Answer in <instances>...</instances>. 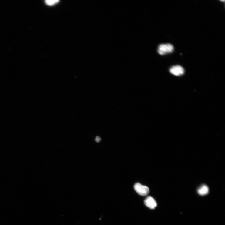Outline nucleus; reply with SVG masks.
I'll use <instances>...</instances> for the list:
<instances>
[{"label": "nucleus", "mask_w": 225, "mask_h": 225, "mask_svg": "<svg viewBox=\"0 0 225 225\" xmlns=\"http://www.w3.org/2000/svg\"><path fill=\"white\" fill-rule=\"evenodd\" d=\"M59 1L58 0H47L45 3L48 5L52 6L56 5Z\"/></svg>", "instance_id": "obj_6"}, {"label": "nucleus", "mask_w": 225, "mask_h": 225, "mask_svg": "<svg viewBox=\"0 0 225 225\" xmlns=\"http://www.w3.org/2000/svg\"><path fill=\"white\" fill-rule=\"evenodd\" d=\"M145 205L151 209H154L157 207V203L155 200L151 197H148L145 200Z\"/></svg>", "instance_id": "obj_4"}, {"label": "nucleus", "mask_w": 225, "mask_h": 225, "mask_svg": "<svg viewBox=\"0 0 225 225\" xmlns=\"http://www.w3.org/2000/svg\"><path fill=\"white\" fill-rule=\"evenodd\" d=\"M134 189L139 195L143 196L147 195L149 191V190L148 187L143 186L139 183L135 184Z\"/></svg>", "instance_id": "obj_2"}, {"label": "nucleus", "mask_w": 225, "mask_h": 225, "mask_svg": "<svg viewBox=\"0 0 225 225\" xmlns=\"http://www.w3.org/2000/svg\"><path fill=\"white\" fill-rule=\"evenodd\" d=\"M101 140L99 136H97L95 139V140L97 142H99Z\"/></svg>", "instance_id": "obj_7"}, {"label": "nucleus", "mask_w": 225, "mask_h": 225, "mask_svg": "<svg viewBox=\"0 0 225 225\" xmlns=\"http://www.w3.org/2000/svg\"><path fill=\"white\" fill-rule=\"evenodd\" d=\"M170 72L176 76H180L185 72L183 68L180 65H176L171 67L170 70Z\"/></svg>", "instance_id": "obj_3"}, {"label": "nucleus", "mask_w": 225, "mask_h": 225, "mask_svg": "<svg viewBox=\"0 0 225 225\" xmlns=\"http://www.w3.org/2000/svg\"><path fill=\"white\" fill-rule=\"evenodd\" d=\"M209 192V188L206 185L202 186L198 190V193L201 196L206 195Z\"/></svg>", "instance_id": "obj_5"}, {"label": "nucleus", "mask_w": 225, "mask_h": 225, "mask_svg": "<svg viewBox=\"0 0 225 225\" xmlns=\"http://www.w3.org/2000/svg\"><path fill=\"white\" fill-rule=\"evenodd\" d=\"M174 49L173 46L170 44L160 45L158 47V52L161 55L171 53Z\"/></svg>", "instance_id": "obj_1"}]
</instances>
